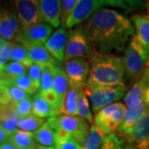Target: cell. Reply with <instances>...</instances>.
Segmentation results:
<instances>
[{
    "label": "cell",
    "mask_w": 149,
    "mask_h": 149,
    "mask_svg": "<svg viewBox=\"0 0 149 149\" xmlns=\"http://www.w3.org/2000/svg\"><path fill=\"white\" fill-rule=\"evenodd\" d=\"M81 27L92 51L104 54L123 52L135 33L130 19L107 8L95 12Z\"/></svg>",
    "instance_id": "1"
},
{
    "label": "cell",
    "mask_w": 149,
    "mask_h": 149,
    "mask_svg": "<svg viewBox=\"0 0 149 149\" xmlns=\"http://www.w3.org/2000/svg\"><path fill=\"white\" fill-rule=\"evenodd\" d=\"M88 58L90 74L85 88L124 86L123 59L114 54L92 51Z\"/></svg>",
    "instance_id": "2"
},
{
    "label": "cell",
    "mask_w": 149,
    "mask_h": 149,
    "mask_svg": "<svg viewBox=\"0 0 149 149\" xmlns=\"http://www.w3.org/2000/svg\"><path fill=\"white\" fill-rule=\"evenodd\" d=\"M123 59L126 82L128 84L134 83L144 73L149 61L148 53L135 36L128 43Z\"/></svg>",
    "instance_id": "3"
},
{
    "label": "cell",
    "mask_w": 149,
    "mask_h": 149,
    "mask_svg": "<svg viewBox=\"0 0 149 149\" xmlns=\"http://www.w3.org/2000/svg\"><path fill=\"white\" fill-rule=\"evenodd\" d=\"M48 124L56 133H64L72 136L82 146L90 131V123L79 116L60 115L48 118Z\"/></svg>",
    "instance_id": "4"
},
{
    "label": "cell",
    "mask_w": 149,
    "mask_h": 149,
    "mask_svg": "<svg viewBox=\"0 0 149 149\" xmlns=\"http://www.w3.org/2000/svg\"><path fill=\"white\" fill-rule=\"evenodd\" d=\"M126 109L127 107L124 104L113 103L96 113L93 124L106 135L114 133L121 127Z\"/></svg>",
    "instance_id": "5"
},
{
    "label": "cell",
    "mask_w": 149,
    "mask_h": 149,
    "mask_svg": "<svg viewBox=\"0 0 149 149\" xmlns=\"http://www.w3.org/2000/svg\"><path fill=\"white\" fill-rule=\"evenodd\" d=\"M85 95L91 102L93 112L96 113L108 105L117 103L127 94L124 86L116 87H94L85 88Z\"/></svg>",
    "instance_id": "6"
},
{
    "label": "cell",
    "mask_w": 149,
    "mask_h": 149,
    "mask_svg": "<svg viewBox=\"0 0 149 149\" xmlns=\"http://www.w3.org/2000/svg\"><path fill=\"white\" fill-rule=\"evenodd\" d=\"M124 2L104 1V0H78L68 20L65 29H70L88 20L95 12L107 5L122 6Z\"/></svg>",
    "instance_id": "7"
},
{
    "label": "cell",
    "mask_w": 149,
    "mask_h": 149,
    "mask_svg": "<svg viewBox=\"0 0 149 149\" xmlns=\"http://www.w3.org/2000/svg\"><path fill=\"white\" fill-rule=\"evenodd\" d=\"M68 32L69 36L65 52V61L83 58L85 56L88 57L92 49L82 27H77Z\"/></svg>",
    "instance_id": "8"
},
{
    "label": "cell",
    "mask_w": 149,
    "mask_h": 149,
    "mask_svg": "<svg viewBox=\"0 0 149 149\" xmlns=\"http://www.w3.org/2000/svg\"><path fill=\"white\" fill-rule=\"evenodd\" d=\"M53 33V27L47 23L32 24L24 28H20L15 42L24 47L32 45H44Z\"/></svg>",
    "instance_id": "9"
},
{
    "label": "cell",
    "mask_w": 149,
    "mask_h": 149,
    "mask_svg": "<svg viewBox=\"0 0 149 149\" xmlns=\"http://www.w3.org/2000/svg\"><path fill=\"white\" fill-rule=\"evenodd\" d=\"M9 2L0 1V36L9 42L15 40L20 31L15 8Z\"/></svg>",
    "instance_id": "10"
},
{
    "label": "cell",
    "mask_w": 149,
    "mask_h": 149,
    "mask_svg": "<svg viewBox=\"0 0 149 149\" xmlns=\"http://www.w3.org/2000/svg\"><path fill=\"white\" fill-rule=\"evenodd\" d=\"M13 3L20 28L43 22L39 0H16Z\"/></svg>",
    "instance_id": "11"
},
{
    "label": "cell",
    "mask_w": 149,
    "mask_h": 149,
    "mask_svg": "<svg viewBox=\"0 0 149 149\" xmlns=\"http://www.w3.org/2000/svg\"><path fill=\"white\" fill-rule=\"evenodd\" d=\"M65 72L70 87L84 88L90 74V65L85 59H73L64 63Z\"/></svg>",
    "instance_id": "12"
},
{
    "label": "cell",
    "mask_w": 149,
    "mask_h": 149,
    "mask_svg": "<svg viewBox=\"0 0 149 149\" xmlns=\"http://www.w3.org/2000/svg\"><path fill=\"white\" fill-rule=\"evenodd\" d=\"M122 135L130 145H135L139 148L149 146V106L139 121Z\"/></svg>",
    "instance_id": "13"
},
{
    "label": "cell",
    "mask_w": 149,
    "mask_h": 149,
    "mask_svg": "<svg viewBox=\"0 0 149 149\" xmlns=\"http://www.w3.org/2000/svg\"><path fill=\"white\" fill-rule=\"evenodd\" d=\"M69 32L65 28L56 29L44 44L48 52L57 61H63L65 58V47L68 41Z\"/></svg>",
    "instance_id": "14"
},
{
    "label": "cell",
    "mask_w": 149,
    "mask_h": 149,
    "mask_svg": "<svg viewBox=\"0 0 149 149\" xmlns=\"http://www.w3.org/2000/svg\"><path fill=\"white\" fill-rule=\"evenodd\" d=\"M149 87V78L145 70L144 73L133 83L131 89L124 96V104L127 108L134 107L144 101L146 93Z\"/></svg>",
    "instance_id": "15"
},
{
    "label": "cell",
    "mask_w": 149,
    "mask_h": 149,
    "mask_svg": "<svg viewBox=\"0 0 149 149\" xmlns=\"http://www.w3.org/2000/svg\"><path fill=\"white\" fill-rule=\"evenodd\" d=\"M42 21L52 27L61 26V6L59 0H39Z\"/></svg>",
    "instance_id": "16"
},
{
    "label": "cell",
    "mask_w": 149,
    "mask_h": 149,
    "mask_svg": "<svg viewBox=\"0 0 149 149\" xmlns=\"http://www.w3.org/2000/svg\"><path fill=\"white\" fill-rule=\"evenodd\" d=\"M32 114L41 118H51L61 115V111L38 92L32 95Z\"/></svg>",
    "instance_id": "17"
},
{
    "label": "cell",
    "mask_w": 149,
    "mask_h": 149,
    "mask_svg": "<svg viewBox=\"0 0 149 149\" xmlns=\"http://www.w3.org/2000/svg\"><path fill=\"white\" fill-rule=\"evenodd\" d=\"M135 37L149 55V14H134L131 17Z\"/></svg>",
    "instance_id": "18"
},
{
    "label": "cell",
    "mask_w": 149,
    "mask_h": 149,
    "mask_svg": "<svg viewBox=\"0 0 149 149\" xmlns=\"http://www.w3.org/2000/svg\"><path fill=\"white\" fill-rule=\"evenodd\" d=\"M20 118L12 104L0 105V125L9 136L18 129Z\"/></svg>",
    "instance_id": "19"
},
{
    "label": "cell",
    "mask_w": 149,
    "mask_h": 149,
    "mask_svg": "<svg viewBox=\"0 0 149 149\" xmlns=\"http://www.w3.org/2000/svg\"><path fill=\"white\" fill-rule=\"evenodd\" d=\"M25 47L27 48L29 57L33 63L44 65H58V61L51 56L44 45H32Z\"/></svg>",
    "instance_id": "20"
},
{
    "label": "cell",
    "mask_w": 149,
    "mask_h": 149,
    "mask_svg": "<svg viewBox=\"0 0 149 149\" xmlns=\"http://www.w3.org/2000/svg\"><path fill=\"white\" fill-rule=\"evenodd\" d=\"M69 88V81L65 70L60 68L59 66H55L53 70L52 91L57 95L62 105H63L65 95Z\"/></svg>",
    "instance_id": "21"
},
{
    "label": "cell",
    "mask_w": 149,
    "mask_h": 149,
    "mask_svg": "<svg viewBox=\"0 0 149 149\" xmlns=\"http://www.w3.org/2000/svg\"><path fill=\"white\" fill-rule=\"evenodd\" d=\"M148 105L143 101L136 106L127 108L122 125L118 129V131L121 133V134L127 132L128 129H130L139 121V119L143 115L145 110L148 109Z\"/></svg>",
    "instance_id": "22"
},
{
    "label": "cell",
    "mask_w": 149,
    "mask_h": 149,
    "mask_svg": "<svg viewBox=\"0 0 149 149\" xmlns=\"http://www.w3.org/2000/svg\"><path fill=\"white\" fill-rule=\"evenodd\" d=\"M8 142L14 145L17 149H32L37 144L34 139L33 133L25 132L19 129L11 134Z\"/></svg>",
    "instance_id": "23"
},
{
    "label": "cell",
    "mask_w": 149,
    "mask_h": 149,
    "mask_svg": "<svg viewBox=\"0 0 149 149\" xmlns=\"http://www.w3.org/2000/svg\"><path fill=\"white\" fill-rule=\"evenodd\" d=\"M33 136L37 143L44 148L54 147L56 132L47 121L38 130L33 133Z\"/></svg>",
    "instance_id": "24"
},
{
    "label": "cell",
    "mask_w": 149,
    "mask_h": 149,
    "mask_svg": "<svg viewBox=\"0 0 149 149\" xmlns=\"http://www.w3.org/2000/svg\"><path fill=\"white\" fill-rule=\"evenodd\" d=\"M84 88H74L70 86L65 97L62 105V114L68 116H77V97L79 91ZM61 114V115H62Z\"/></svg>",
    "instance_id": "25"
},
{
    "label": "cell",
    "mask_w": 149,
    "mask_h": 149,
    "mask_svg": "<svg viewBox=\"0 0 149 149\" xmlns=\"http://www.w3.org/2000/svg\"><path fill=\"white\" fill-rule=\"evenodd\" d=\"M106 134L97 128L95 124H91L88 137L83 145V149H100Z\"/></svg>",
    "instance_id": "26"
},
{
    "label": "cell",
    "mask_w": 149,
    "mask_h": 149,
    "mask_svg": "<svg viewBox=\"0 0 149 149\" xmlns=\"http://www.w3.org/2000/svg\"><path fill=\"white\" fill-rule=\"evenodd\" d=\"M77 114L79 117L85 119L89 123H94V118L91 113L89 100L85 95L84 89H81L79 91L77 97Z\"/></svg>",
    "instance_id": "27"
},
{
    "label": "cell",
    "mask_w": 149,
    "mask_h": 149,
    "mask_svg": "<svg viewBox=\"0 0 149 149\" xmlns=\"http://www.w3.org/2000/svg\"><path fill=\"white\" fill-rule=\"evenodd\" d=\"M55 149H83L80 144L72 136L64 133H56L55 136Z\"/></svg>",
    "instance_id": "28"
},
{
    "label": "cell",
    "mask_w": 149,
    "mask_h": 149,
    "mask_svg": "<svg viewBox=\"0 0 149 149\" xmlns=\"http://www.w3.org/2000/svg\"><path fill=\"white\" fill-rule=\"evenodd\" d=\"M46 123L44 118L37 117L34 114H30L26 117L21 118L18 122V129L25 132L34 133Z\"/></svg>",
    "instance_id": "29"
},
{
    "label": "cell",
    "mask_w": 149,
    "mask_h": 149,
    "mask_svg": "<svg viewBox=\"0 0 149 149\" xmlns=\"http://www.w3.org/2000/svg\"><path fill=\"white\" fill-rule=\"evenodd\" d=\"M1 70L6 79L10 80L22 75L27 74V67L17 61H8L1 68Z\"/></svg>",
    "instance_id": "30"
},
{
    "label": "cell",
    "mask_w": 149,
    "mask_h": 149,
    "mask_svg": "<svg viewBox=\"0 0 149 149\" xmlns=\"http://www.w3.org/2000/svg\"><path fill=\"white\" fill-rule=\"evenodd\" d=\"M58 66V65H57ZM54 65H44L41 82L39 93L41 95H46L47 93L52 92V81H53V70Z\"/></svg>",
    "instance_id": "31"
},
{
    "label": "cell",
    "mask_w": 149,
    "mask_h": 149,
    "mask_svg": "<svg viewBox=\"0 0 149 149\" xmlns=\"http://www.w3.org/2000/svg\"><path fill=\"white\" fill-rule=\"evenodd\" d=\"M10 61L19 62L27 68L33 63L32 60L29 57L27 48L19 43H15L13 47L10 56Z\"/></svg>",
    "instance_id": "32"
},
{
    "label": "cell",
    "mask_w": 149,
    "mask_h": 149,
    "mask_svg": "<svg viewBox=\"0 0 149 149\" xmlns=\"http://www.w3.org/2000/svg\"><path fill=\"white\" fill-rule=\"evenodd\" d=\"M4 88H5L7 97H8V100L11 104L15 103V102L21 101L22 100H25V99L30 98L32 96L29 94H27V92L19 89L18 87L11 84L10 82H8V80L5 83Z\"/></svg>",
    "instance_id": "33"
},
{
    "label": "cell",
    "mask_w": 149,
    "mask_h": 149,
    "mask_svg": "<svg viewBox=\"0 0 149 149\" xmlns=\"http://www.w3.org/2000/svg\"><path fill=\"white\" fill-rule=\"evenodd\" d=\"M8 82H10L11 84L18 87L19 89H21L23 91L27 92V94H29L31 95H34L38 91V89L34 85L31 79L27 76V74L22 75L19 77H17L15 79L8 80Z\"/></svg>",
    "instance_id": "34"
},
{
    "label": "cell",
    "mask_w": 149,
    "mask_h": 149,
    "mask_svg": "<svg viewBox=\"0 0 149 149\" xmlns=\"http://www.w3.org/2000/svg\"><path fill=\"white\" fill-rule=\"evenodd\" d=\"M12 104L15 112L20 118L32 114V96L21 101L13 103Z\"/></svg>",
    "instance_id": "35"
},
{
    "label": "cell",
    "mask_w": 149,
    "mask_h": 149,
    "mask_svg": "<svg viewBox=\"0 0 149 149\" xmlns=\"http://www.w3.org/2000/svg\"><path fill=\"white\" fill-rule=\"evenodd\" d=\"M100 149H126L124 143L116 133H110L105 136Z\"/></svg>",
    "instance_id": "36"
},
{
    "label": "cell",
    "mask_w": 149,
    "mask_h": 149,
    "mask_svg": "<svg viewBox=\"0 0 149 149\" xmlns=\"http://www.w3.org/2000/svg\"><path fill=\"white\" fill-rule=\"evenodd\" d=\"M43 68H44V65L37 64V63H32L27 68V76L31 79L32 83L38 89V91L40 88V82H41Z\"/></svg>",
    "instance_id": "37"
},
{
    "label": "cell",
    "mask_w": 149,
    "mask_h": 149,
    "mask_svg": "<svg viewBox=\"0 0 149 149\" xmlns=\"http://www.w3.org/2000/svg\"><path fill=\"white\" fill-rule=\"evenodd\" d=\"M78 0H64L61 1V25L62 28H65L66 21L70 16L74 6Z\"/></svg>",
    "instance_id": "38"
},
{
    "label": "cell",
    "mask_w": 149,
    "mask_h": 149,
    "mask_svg": "<svg viewBox=\"0 0 149 149\" xmlns=\"http://www.w3.org/2000/svg\"><path fill=\"white\" fill-rule=\"evenodd\" d=\"M14 45V42H8L3 47L0 48V67H3L8 61H10L11 54Z\"/></svg>",
    "instance_id": "39"
},
{
    "label": "cell",
    "mask_w": 149,
    "mask_h": 149,
    "mask_svg": "<svg viewBox=\"0 0 149 149\" xmlns=\"http://www.w3.org/2000/svg\"><path fill=\"white\" fill-rule=\"evenodd\" d=\"M8 139H9V135L6 133L5 131L3 130V128H2L1 125H0V144L8 142Z\"/></svg>",
    "instance_id": "40"
},
{
    "label": "cell",
    "mask_w": 149,
    "mask_h": 149,
    "mask_svg": "<svg viewBox=\"0 0 149 149\" xmlns=\"http://www.w3.org/2000/svg\"><path fill=\"white\" fill-rule=\"evenodd\" d=\"M0 149H17L14 146V145H13V144L11 143L10 142H5V143H1L0 144Z\"/></svg>",
    "instance_id": "41"
},
{
    "label": "cell",
    "mask_w": 149,
    "mask_h": 149,
    "mask_svg": "<svg viewBox=\"0 0 149 149\" xmlns=\"http://www.w3.org/2000/svg\"><path fill=\"white\" fill-rule=\"evenodd\" d=\"M7 81H8V80L6 79V77L4 76L2 70H1V68H0V86H2L3 85H4Z\"/></svg>",
    "instance_id": "42"
},
{
    "label": "cell",
    "mask_w": 149,
    "mask_h": 149,
    "mask_svg": "<svg viewBox=\"0 0 149 149\" xmlns=\"http://www.w3.org/2000/svg\"><path fill=\"white\" fill-rule=\"evenodd\" d=\"M8 42V41H6L4 38H3V37L0 36V48L3 47L5 44H7V43Z\"/></svg>",
    "instance_id": "43"
},
{
    "label": "cell",
    "mask_w": 149,
    "mask_h": 149,
    "mask_svg": "<svg viewBox=\"0 0 149 149\" xmlns=\"http://www.w3.org/2000/svg\"><path fill=\"white\" fill-rule=\"evenodd\" d=\"M32 149H46V148H44L42 146H41V145H39V144H37Z\"/></svg>",
    "instance_id": "44"
},
{
    "label": "cell",
    "mask_w": 149,
    "mask_h": 149,
    "mask_svg": "<svg viewBox=\"0 0 149 149\" xmlns=\"http://www.w3.org/2000/svg\"><path fill=\"white\" fill-rule=\"evenodd\" d=\"M148 147L149 146H148V147H141V148H139V149H148Z\"/></svg>",
    "instance_id": "45"
},
{
    "label": "cell",
    "mask_w": 149,
    "mask_h": 149,
    "mask_svg": "<svg viewBox=\"0 0 149 149\" xmlns=\"http://www.w3.org/2000/svg\"><path fill=\"white\" fill-rule=\"evenodd\" d=\"M146 71H147V73H148V75L149 78V67H147V68H146Z\"/></svg>",
    "instance_id": "46"
},
{
    "label": "cell",
    "mask_w": 149,
    "mask_h": 149,
    "mask_svg": "<svg viewBox=\"0 0 149 149\" xmlns=\"http://www.w3.org/2000/svg\"><path fill=\"white\" fill-rule=\"evenodd\" d=\"M46 149H55L54 148H46Z\"/></svg>",
    "instance_id": "47"
},
{
    "label": "cell",
    "mask_w": 149,
    "mask_h": 149,
    "mask_svg": "<svg viewBox=\"0 0 149 149\" xmlns=\"http://www.w3.org/2000/svg\"><path fill=\"white\" fill-rule=\"evenodd\" d=\"M147 67H149V61H148V66Z\"/></svg>",
    "instance_id": "48"
},
{
    "label": "cell",
    "mask_w": 149,
    "mask_h": 149,
    "mask_svg": "<svg viewBox=\"0 0 149 149\" xmlns=\"http://www.w3.org/2000/svg\"><path fill=\"white\" fill-rule=\"evenodd\" d=\"M0 68H2V67H0Z\"/></svg>",
    "instance_id": "49"
},
{
    "label": "cell",
    "mask_w": 149,
    "mask_h": 149,
    "mask_svg": "<svg viewBox=\"0 0 149 149\" xmlns=\"http://www.w3.org/2000/svg\"><path fill=\"white\" fill-rule=\"evenodd\" d=\"M148 149H149V147H148Z\"/></svg>",
    "instance_id": "50"
}]
</instances>
